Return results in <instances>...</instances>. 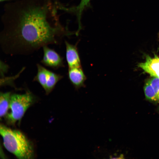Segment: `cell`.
<instances>
[{"label":"cell","mask_w":159,"mask_h":159,"mask_svg":"<svg viewBox=\"0 0 159 159\" xmlns=\"http://www.w3.org/2000/svg\"><path fill=\"white\" fill-rule=\"evenodd\" d=\"M58 0H13L5 2L0 44L10 55H27L58 44L68 34L58 13Z\"/></svg>","instance_id":"1"},{"label":"cell","mask_w":159,"mask_h":159,"mask_svg":"<svg viewBox=\"0 0 159 159\" xmlns=\"http://www.w3.org/2000/svg\"><path fill=\"white\" fill-rule=\"evenodd\" d=\"M0 133L6 149L20 159L33 158L34 151L31 143L19 130L11 129L1 124Z\"/></svg>","instance_id":"2"},{"label":"cell","mask_w":159,"mask_h":159,"mask_svg":"<svg viewBox=\"0 0 159 159\" xmlns=\"http://www.w3.org/2000/svg\"><path fill=\"white\" fill-rule=\"evenodd\" d=\"M33 100V96L29 92L22 94H11L8 111L9 112H8L5 117L8 123L14 125L19 121Z\"/></svg>","instance_id":"3"},{"label":"cell","mask_w":159,"mask_h":159,"mask_svg":"<svg viewBox=\"0 0 159 159\" xmlns=\"http://www.w3.org/2000/svg\"><path fill=\"white\" fill-rule=\"evenodd\" d=\"M42 48L43 56L41 62L43 64L54 69L64 67L63 58L57 52L47 46Z\"/></svg>","instance_id":"4"},{"label":"cell","mask_w":159,"mask_h":159,"mask_svg":"<svg viewBox=\"0 0 159 159\" xmlns=\"http://www.w3.org/2000/svg\"><path fill=\"white\" fill-rule=\"evenodd\" d=\"M68 75L69 81L76 90L85 86L87 77L82 67L68 68Z\"/></svg>","instance_id":"5"},{"label":"cell","mask_w":159,"mask_h":159,"mask_svg":"<svg viewBox=\"0 0 159 159\" xmlns=\"http://www.w3.org/2000/svg\"><path fill=\"white\" fill-rule=\"evenodd\" d=\"M66 57L68 68L82 67L77 44L73 45L65 41Z\"/></svg>","instance_id":"6"},{"label":"cell","mask_w":159,"mask_h":159,"mask_svg":"<svg viewBox=\"0 0 159 159\" xmlns=\"http://www.w3.org/2000/svg\"><path fill=\"white\" fill-rule=\"evenodd\" d=\"M138 66L151 76L159 78V57L157 56H147L145 61L139 63Z\"/></svg>","instance_id":"7"},{"label":"cell","mask_w":159,"mask_h":159,"mask_svg":"<svg viewBox=\"0 0 159 159\" xmlns=\"http://www.w3.org/2000/svg\"><path fill=\"white\" fill-rule=\"evenodd\" d=\"M11 95L10 92L0 93V116L1 118L5 117L8 112Z\"/></svg>","instance_id":"8"},{"label":"cell","mask_w":159,"mask_h":159,"mask_svg":"<svg viewBox=\"0 0 159 159\" xmlns=\"http://www.w3.org/2000/svg\"><path fill=\"white\" fill-rule=\"evenodd\" d=\"M63 77L62 76L49 71L46 86L44 89L47 95L49 94L52 91L57 82Z\"/></svg>","instance_id":"9"},{"label":"cell","mask_w":159,"mask_h":159,"mask_svg":"<svg viewBox=\"0 0 159 159\" xmlns=\"http://www.w3.org/2000/svg\"><path fill=\"white\" fill-rule=\"evenodd\" d=\"M37 73L34 78L33 81L38 82L44 89L49 70L39 64H37Z\"/></svg>","instance_id":"10"},{"label":"cell","mask_w":159,"mask_h":159,"mask_svg":"<svg viewBox=\"0 0 159 159\" xmlns=\"http://www.w3.org/2000/svg\"><path fill=\"white\" fill-rule=\"evenodd\" d=\"M144 91L145 96L147 99L153 101H157L154 89L149 80L145 85Z\"/></svg>","instance_id":"11"},{"label":"cell","mask_w":159,"mask_h":159,"mask_svg":"<svg viewBox=\"0 0 159 159\" xmlns=\"http://www.w3.org/2000/svg\"><path fill=\"white\" fill-rule=\"evenodd\" d=\"M91 0H81L80 3L76 8L78 23L80 24L82 15L84 10L89 5Z\"/></svg>","instance_id":"12"},{"label":"cell","mask_w":159,"mask_h":159,"mask_svg":"<svg viewBox=\"0 0 159 159\" xmlns=\"http://www.w3.org/2000/svg\"><path fill=\"white\" fill-rule=\"evenodd\" d=\"M149 81L154 89L157 101L159 100V78L153 77Z\"/></svg>","instance_id":"13"},{"label":"cell","mask_w":159,"mask_h":159,"mask_svg":"<svg viewBox=\"0 0 159 159\" xmlns=\"http://www.w3.org/2000/svg\"><path fill=\"white\" fill-rule=\"evenodd\" d=\"M12 0H0V1L1 2L5 3L6 2H8V1H12Z\"/></svg>","instance_id":"14"}]
</instances>
